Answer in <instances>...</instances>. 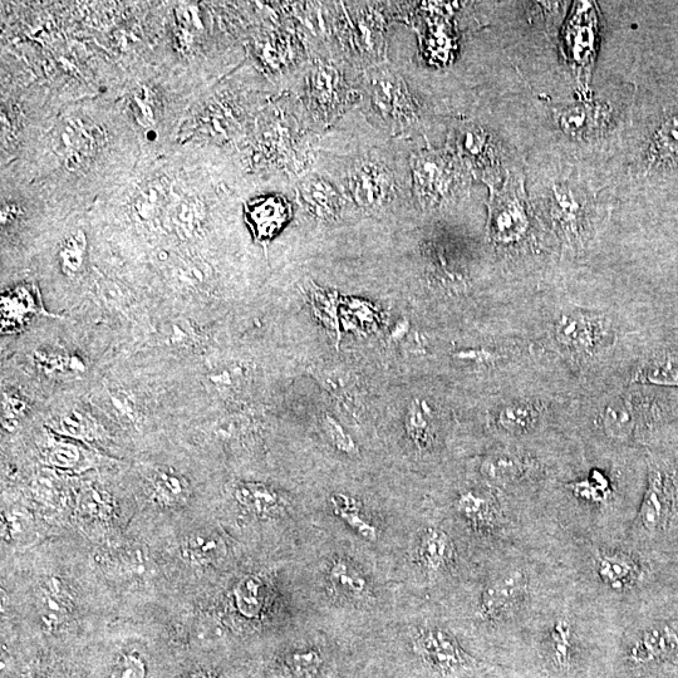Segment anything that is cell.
Wrapping results in <instances>:
<instances>
[{"label": "cell", "instance_id": "5", "mask_svg": "<svg viewBox=\"0 0 678 678\" xmlns=\"http://www.w3.org/2000/svg\"><path fill=\"white\" fill-rule=\"evenodd\" d=\"M642 390L613 396L598 412L596 426L601 449L627 451L652 444L653 437L672 419L668 400Z\"/></svg>", "mask_w": 678, "mask_h": 678}, {"label": "cell", "instance_id": "29", "mask_svg": "<svg viewBox=\"0 0 678 678\" xmlns=\"http://www.w3.org/2000/svg\"><path fill=\"white\" fill-rule=\"evenodd\" d=\"M58 431L63 435L73 437V439H90L93 436V429L90 420L86 415L78 411H71L62 415L57 421Z\"/></svg>", "mask_w": 678, "mask_h": 678}, {"label": "cell", "instance_id": "28", "mask_svg": "<svg viewBox=\"0 0 678 678\" xmlns=\"http://www.w3.org/2000/svg\"><path fill=\"white\" fill-rule=\"evenodd\" d=\"M80 510L87 518L107 519L112 510L111 500L105 491L97 488L87 489L81 496Z\"/></svg>", "mask_w": 678, "mask_h": 678}, {"label": "cell", "instance_id": "33", "mask_svg": "<svg viewBox=\"0 0 678 678\" xmlns=\"http://www.w3.org/2000/svg\"><path fill=\"white\" fill-rule=\"evenodd\" d=\"M146 663L140 656L130 653L116 662L110 678H146Z\"/></svg>", "mask_w": 678, "mask_h": 678}, {"label": "cell", "instance_id": "31", "mask_svg": "<svg viewBox=\"0 0 678 678\" xmlns=\"http://www.w3.org/2000/svg\"><path fill=\"white\" fill-rule=\"evenodd\" d=\"M439 162L431 159H420L416 165L417 184L426 193L436 191L437 184L441 185L444 180V171H442Z\"/></svg>", "mask_w": 678, "mask_h": 678}, {"label": "cell", "instance_id": "32", "mask_svg": "<svg viewBox=\"0 0 678 678\" xmlns=\"http://www.w3.org/2000/svg\"><path fill=\"white\" fill-rule=\"evenodd\" d=\"M122 569L130 576L147 577L154 569V564L145 550H127L120 558Z\"/></svg>", "mask_w": 678, "mask_h": 678}, {"label": "cell", "instance_id": "35", "mask_svg": "<svg viewBox=\"0 0 678 678\" xmlns=\"http://www.w3.org/2000/svg\"><path fill=\"white\" fill-rule=\"evenodd\" d=\"M186 678H211V677L205 675V673H193V675H190Z\"/></svg>", "mask_w": 678, "mask_h": 678}, {"label": "cell", "instance_id": "17", "mask_svg": "<svg viewBox=\"0 0 678 678\" xmlns=\"http://www.w3.org/2000/svg\"><path fill=\"white\" fill-rule=\"evenodd\" d=\"M529 221L518 201L506 205L495 216L493 235L499 243L513 244L523 240L528 232Z\"/></svg>", "mask_w": 678, "mask_h": 678}, {"label": "cell", "instance_id": "34", "mask_svg": "<svg viewBox=\"0 0 678 678\" xmlns=\"http://www.w3.org/2000/svg\"><path fill=\"white\" fill-rule=\"evenodd\" d=\"M456 360L478 363V365H485L498 360V355L495 352L479 348V350H460L454 353Z\"/></svg>", "mask_w": 678, "mask_h": 678}, {"label": "cell", "instance_id": "15", "mask_svg": "<svg viewBox=\"0 0 678 678\" xmlns=\"http://www.w3.org/2000/svg\"><path fill=\"white\" fill-rule=\"evenodd\" d=\"M234 498L248 512L258 517H270L282 508V498L273 488L260 483H239Z\"/></svg>", "mask_w": 678, "mask_h": 678}, {"label": "cell", "instance_id": "12", "mask_svg": "<svg viewBox=\"0 0 678 678\" xmlns=\"http://www.w3.org/2000/svg\"><path fill=\"white\" fill-rule=\"evenodd\" d=\"M37 608L47 630L57 631L65 625L72 612V599L60 579H48L39 589Z\"/></svg>", "mask_w": 678, "mask_h": 678}, {"label": "cell", "instance_id": "23", "mask_svg": "<svg viewBox=\"0 0 678 678\" xmlns=\"http://www.w3.org/2000/svg\"><path fill=\"white\" fill-rule=\"evenodd\" d=\"M599 112L592 107L565 108L559 113L560 125L572 136L586 137L597 129Z\"/></svg>", "mask_w": 678, "mask_h": 678}, {"label": "cell", "instance_id": "13", "mask_svg": "<svg viewBox=\"0 0 678 678\" xmlns=\"http://www.w3.org/2000/svg\"><path fill=\"white\" fill-rule=\"evenodd\" d=\"M437 414L434 406L424 399H414L407 409L405 427L407 436L417 449H430L435 442Z\"/></svg>", "mask_w": 678, "mask_h": 678}, {"label": "cell", "instance_id": "30", "mask_svg": "<svg viewBox=\"0 0 678 678\" xmlns=\"http://www.w3.org/2000/svg\"><path fill=\"white\" fill-rule=\"evenodd\" d=\"M49 463L61 469H73L81 463L82 454L76 445L70 442H54L48 447Z\"/></svg>", "mask_w": 678, "mask_h": 678}, {"label": "cell", "instance_id": "9", "mask_svg": "<svg viewBox=\"0 0 678 678\" xmlns=\"http://www.w3.org/2000/svg\"><path fill=\"white\" fill-rule=\"evenodd\" d=\"M553 225L565 242L582 245L589 234L588 200L574 191L571 185H555L549 201Z\"/></svg>", "mask_w": 678, "mask_h": 678}, {"label": "cell", "instance_id": "7", "mask_svg": "<svg viewBox=\"0 0 678 678\" xmlns=\"http://www.w3.org/2000/svg\"><path fill=\"white\" fill-rule=\"evenodd\" d=\"M414 648L432 670L444 677L460 676L479 666V662L465 650L455 633L444 626L420 628L414 637Z\"/></svg>", "mask_w": 678, "mask_h": 678}, {"label": "cell", "instance_id": "21", "mask_svg": "<svg viewBox=\"0 0 678 678\" xmlns=\"http://www.w3.org/2000/svg\"><path fill=\"white\" fill-rule=\"evenodd\" d=\"M652 162L678 160V113L670 117L657 130L651 145Z\"/></svg>", "mask_w": 678, "mask_h": 678}, {"label": "cell", "instance_id": "14", "mask_svg": "<svg viewBox=\"0 0 678 678\" xmlns=\"http://www.w3.org/2000/svg\"><path fill=\"white\" fill-rule=\"evenodd\" d=\"M289 208L283 199L277 196L254 200L248 206V215L254 225L259 238L267 239L278 232L280 226L286 223Z\"/></svg>", "mask_w": 678, "mask_h": 678}, {"label": "cell", "instance_id": "4", "mask_svg": "<svg viewBox=\"0 0 678 678\" xmlns=\"http://www.w3.org/2000/svg\"><path fill=\"white\" fill-rule=\"evenodd\" d=\"M645 486L626 539L642 552L678 564V455L645 454Z\"/></svg>", "mask_w": 678, "mask_h": 678}, {"label": "cell", "instance_id": "26", "mask_svg": "<svg viewBox=\"0 0 678 678\" xmlns=\"http://www.w3.org/2000/svg\"><path fill=\"white\" fill-rule=\"evenodd\" d=\"M6 533L14 543L26 544L36 535V524L26 510L13 509L3 519Z\"/></svg>", "mask_w": 678, "mask_h": 678}, {"label": "cell", "instance_id": "19", "mask_svg": "<svg viewBox=\"0 0 678 678\" xmlns=\"http://www.w3.org/2000/svg\"><path fill=\"white\" fill-rule=\"evenodd\" d=\"M150 484L156 500L165 506L185 503L190 493L188 481L170 470L155 471Z\"/></svg>", "mask_w": 678, "mask_h": 678}, {"label": "cell", "instance_id": "6", "mask_svg": "<svg viewBox=\"0 0 678 678\" xmlns=\"http://www.w3.org/2000/svg\"><path fill=\"white\" fill-rule=\"evenodd\" d=\"M553 337L560 350L574 360H592L611 348L616 338L612 323L601 313L568 309L559 314Z\"/></svg>", "mask_w": 678, "mask_h": 678}, {"label": "cell", "instance_id": "25", "mask_svg": "<svg viewBox=\"0 0 678 678\" xmlns=\"http://www.w3.org/2000/svg\"><path fill=\"white\" fill-rule=\"evenodd\" d=\"M284 665L294 678H313L321 670L323 658L316 650H298L289 653Z\"/></svg>", "mask_w": 678, "mask_h": 678}, {"label": "cell", "instance_id": "1", "mask_svg": "<svg viewBox=\"0 0 678 678\" xmlns=\"http://www.w3.org/2000/svg\"><path fill=\"white\" fill-rule=\"evenodd\" d=\"M632 458L601 447L558 456L533 503L545 537L626 538L645 486Z\"/></svg>", "mask_w": 678, "mask_h": 678}, {"label": "cell", "instance_id": "20", "mask_svg": "<svg viewBox=\"0 0 678 678\" xmlns=\"http://www.w3.org/2000/svg\"><path fill=\"white\" fill-rule=\"evenodd\" d=\"M329 583L337 592L351 598H361L367 592V581L346 560H337L328 573Z\"/></svg>", "mask_w": 678, "mask_h": 678}, {"label": "cell", "instance_id": "3", "mask_svg": "<svg viewBox=\"0 0 678 678\" xmlns=\"http://www.w3.org/2000/svg\"><path fill=\"white\" fill-rule=\"evenodd\" d=\"M493 552L494 565L476 589L471 618L475 625L513 642L548 598L569 581L549 540Z\"/></svg>", "mask_w": 678, "mask_h": 678}, {"label": "cell", "instance_id": "16", "mask_svg": "<svg viewBox=\"0 0 678 678\" xmlns=\"http://www.w3.org/2000/svg\"><path fill=\"white\" fill-rule=\"evenodd\" d=\"M225 545L223 540L208 530H198L190 534L183 543V555L189 563L208 565L223 557Z\"/></svg>", "mask_w": 678, "mask_h": 678}, {"label": "cell", "instance_id": "24", "mask_svg": "<svg viewBox=\"0 0 678 678\" xmlns=\"http://www.w3.org/2000/svg\"><path fill=\"white\" fill-rule=\"evenodd\" d=\"M2 307L3 327H16L26 322L29 314L34 311V299L27 289H17L3 297Z\"/></svg>", "mask_w": 678, "mask_h": 678}, {"label": "cell", "instance_id": "27", "mask_svg": "<svg viewBox=\"0 0 678 678\" xmlns=\"http://www.w3.org/2000/svg\"><path fill=\"white\" fill-rule=\"evenodd\" d=\"M322 429L328 437L329 442L336 447L339 452L348 456L358 455V446L353 437L348 434L345 427L334 419L332 415L326 414L322 417Z\"/></svg>", "mask_w": 678, "mask_h": 678}, {"label": "cell", "instance_id": "18", "mask_svg": "<svg viewBox=\"0 0 678 678\" xmlns=\"http://www.w3.org/2000/svg\"><path fill=\"white\" fill-rule=\"evenodd\" d=\"M331 505L334 514L357 534H360L363 539L370 540V542L377 540V528L363 515L361 505L355 498L342 493L334 494L331 498Z\"/></svg>", "mask_w": 678, "mask_h": 678}, {"label": "cell", "instance_id": "10", "mask_svg": "<svg viewBox=\"0 0 678 678\" xmlns=\"http://www.w3.org/2000/svg\"><path fill=\"white\" fill-rule=\"evenodd\" d=\"M417 559L422 571L434 581L452 576L459 562L458 543L445 528L429 525L422 530L417 543Z\"/></svg>", "mask_w": 678, "mask_h": 678}, {"label": "cell", "instance_id": "11", "mask_svg": "<svg viewBox=\"0 0 678 678\" xmlns=\"http://www.w3.org/2000/svg\"><path fill=\"white\" fill-rule=\"evenodd\" d=\"M631 383L678 390V353L667 348L652 352L633 373Z\"/></svg>", "mask_w": 678, "mask_h": 678}, {"label": "cell", "instance_id": "22", "mask_svg": "<svg viewBox=\"0 0 678 678\" xmlns=\"http://www.w3.org/2000/svg\"><path fill=\"white\" fill-rule=\"evenodd\" d=\"M235 606L245 618L258 617L263 607V583L258 577L248 576L235 587Z\"/></svg>", "mask_w": 678, "mask_h": 678}, {"label": "cell", "instance_id": "2", "mask_svg": "<svg viewBox=\"0 0 678 678\" xmlns=\"http://www.w3.org/2000/svg\"><path fill=\"white\" fill-rule=\"evenodd\" d=\"M573 588L612 618L661 594L675 563L642 552L626 538L549 539Z\"/></svg>", "mask_w": 678, "mask_h": 678}, {"label": "cell", "instance_id": "8", "mask_svg": "<svg viewBox=\"0 0 678 678\" xmlns=\"http://www.w3.org/2000/svg\"><path fill=\"white\" fill-rule=\"evenodd\" d=\"M540 401L519 399L501 405L495 414V426L508 439L506 445L538 446L535 436L542 431L545 414Z\"/></svg>", "mask_w": 678, "mask_h": 678}]
</instances>
